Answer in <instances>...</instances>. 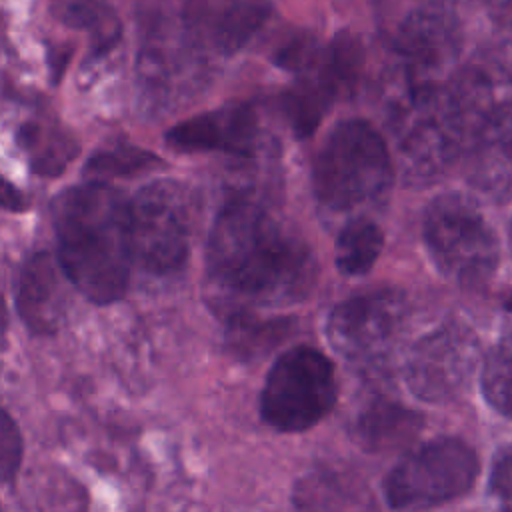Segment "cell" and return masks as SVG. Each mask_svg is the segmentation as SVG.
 I'll list each match as a JSON object with an SVG mask.
<instances>
[{
  "instance_id": "obj_23",
  "label": "cell",
  "mask_w": 512,
  "mask_h": 512,
  "mask_svg": "<svg viewBox=\"0 0 512 512\" xmlns=\"http://www.w3.org/2000/svg\"><path fill=\"white\" fill-rule=\"evenodd\" d=\"M160 166V158L154 156L148 150L130 146V144H118L114 148H106L98 154H94L84 172L94 178H108V176H132L140 172H148Z\"/></svg>"
},
{
  "instance_id": "obj_16",
  "label": "cell",
  "mask_w": 512,
  "mask_h": 512,
  "mask_svg": "<svg viewBox=\"0 0 512 512\" xmlns=\"http://www.w3.org/2000/svg\"><path fill=\"white\" fill-rule=\"evenodd\" d=\"M364 68V48L356 34L342 30L322 50L320 60L314 68L322 84L338 96H348L356 90Z\"/></svg>"
},
{
  "instance_id": "obj_11",
  "label": "cell",
  "mask_w": 512,
  "mask_h": 512,
  "mask_svg": "<svg viewBox=\"0 0 512 512\" xmlns=\"http://www.w3.org/2000/svg\"><path fill=\"white\" fill-rule=\"evenodd\" d=\"M268 16V0H188L182 26L198 50L234 54L256 36Z\"/></svg>"
},
{
  "instance_id": "obj_28",
  "label": "cell",
  "mask_w": 512,
  "mask_h": 512,
  "mask_svg": "<svg viewBox=\"0 0 512 512\" xmlns=\"http://www.w3.org/2000/svg\"><path fill=\"white\" fill-rule=\"evenodd\" d=\"M506 306H508V308H510V310H512V298H510V300H508V302H506Z\"/></svg>"
},
{
  "instance_id": "obj_19",
  "label": "cell",
  "mask_w": 512,
  "mask_h": 512,
  "mask_svg": "<svg viewBox=\"0 0 512 512\" xmlns=\"http://www.w3.org/2000/svg\"><path fill=\"white\" fill-rule=\"evenodd\" d=\"M228 346L242 358L264 354L282 342L290 330L286 318H260L256 312H238L224 318Z\"/></svg>"
},
{
  "instance_id": "obj_13",
  "label": "cell",
  "mask_w": 512,
  "mask_h": 512,
  "mask_svg": "<svg viewBox=\"0 0 512 512\" xmlns=\"http://www.w3.org/2000/svg\"><path fill=\"white\" fill-rule=\"evenodd\" d=\"M64 300L60 274L50 254H32L16 280V308L24 326L38 336L54 334L64 318Z\"/></svg>"
},
{
  "instance_id": "obj_25",
  "label": "cell",
  "mask_w": 512,
  "mask_h": 512,
  "mask_svg": "<svg viewBox=\"0 0 512 512\" xmlns=\"http://www.w3.org/2000/svg\"><path fill=\"white\" fill-rule=\"evenodd\" d=\"M490 492L506 508H512V444L500 448L490 470Z\"/></svg>"
},
{
  "instance_id": "obj_10",
  "label": "cell",
  "mask_w": 512,
  "mask_h": 512,
  "mask_svg": "<svg viewBox=\"0 0 512 512\" xmlns=\"http://www.w3.org/2000/svg\"><path fill=\"white\" fill-rule=\"evenodd\" d=\"M392 44L402 60L400 88L444 82L442 72L456 60L460 30L456 14L442 0H412L394 20Z\"/></svg>"
},
{
  "instance_id": "obj_20",
  "label": "cell",
  "mask_w": 512,
  "mask_h": 512,
  "mask_svg": "<svg viewBox=\"0 0 512 512\" xmlns=\"http://www.w3.org/2000/svg\"><path fill=\"white\" fill-rule=\"evenodd\" d=\"M294 504L300 508H358L366 506L362 488L350 478L334 472H318L298 482L294 490Z\"/></svg>"
},
{
  "instance_id": "obj_14",
  "label": "cell",
  "mask_w": 512,
  "mask_h": 512,
  "mask_svg": "<svg viewBox=\"0 0 512 512\" xmlns=\"http://www.w3.org/2000/svg\"><path fill=\"white\" fill-rule=\"evenodd\" d=\"M422 426L418 412L388 400L376 398L354 420L352 436L362 450L386 454L408 446Z\"/></svg>"
},
{
  "instance_id": "obj_5",
  "label": "cell",
  "mask_w": 512,
  "mask_h": 512,
  "mask_svg": "<svg viewBox=\"0 0 512 512\" xmlns=\"http://www.w3.org/2000/svg\"><path fill=\"white\" fill-rule=\"evenodd\" d=\"M338 400V380L330 358L314 346L298 344L282 352L260 392L262 420L280 432L316 426Z\"/></svg>"
},
{
  "instance_id": "obj_24",
  "label": "cell",
  "mask_w": 512,
  "mask_h": 512,
  "mask_svg": "<svg viewBox=\"0 0 512 512\" xmlns=\"http://www.w3.org/2000/svg\"><path fill=\"white\" fill-rule=\"evenodd\" d=\"M22 436L12 420V416L4 410L2 412V422H0V474L2 482L10 484L22 464Z\"/></svg>"
},
{
  "instance_id": "obj_22",
  "label": "cell",
  "mask_w": 512,
  "mask_h": 512,
  "mask_svg": "<svg viewBox=\"0 0 512 512\" xmlns=\"http://www.w3.org/2000/svg\"><path fill=\"white\" fill-rule=\"evenodd\" d=\"M480 368V384L486 402L496 412L512 418V332L504 334L490 348Z\"/></svg>"
},
{
  "instance_id": "obj_2",
  "label": "cell",
  "mask_w": 512,
  "mask_h": 512,
  "mask_svg": "<svg viewBox=\"0 0 512 512\" xmlns=\"http://www.w3.org/2000/svg\"><path fill=\"white\" fill-rule=\"evenodd\" d=\"M52 222L68 282L94 304L120 300L134 262L128 200L104 180H90L56 196Z\"/></svg>"
},
{
  "instance_id": "obj_17",
  "label": "cell",
  "mask_w": 512,
  "mask_h": 512,
  "mask_svg": "<svg viewBox=\"0 0 512 512\" xmlns=\"http://www.w3.org/2000/svg\"><path fill=\"white\" fill-rule=\"evenodd\" d=\"M18 142L30 158L32 170L42 176L60 174L78 152L76 140L72 136H68L62 128L42 122L22 124Z\"/></svg>"
},
{
  "instance_id": "obj_15",
  "label": "cell",
  "mask_w": 512,
  "mask_h": 512,
  "mask_svg": "<svg viewBox=\"0 0 512 512\" xmlns=\"http://www.w3.org/2000/svg\"><path fill=\"white\" fill-rule=\"evenodd\" d=\"M466 156L474 186L496 198L512 196V102Z\"/></svg>"
},
{
  "instance_id": "obj_4",
  "label": "cell",
  "mask_w": 512,
  "mask_h": 512,
  "mask_svg": "<svg viewBox=\"0 0 512 512\" xmlns=\"http://www.w3.org/2000/svg\"><path fill=\"white\" fill-rule=\"evenodd\" d=\"M424 242L436 268L462 286L488 282L500 262V242L480 208L462 194L434 198L424 214Z\"/></svg>"
},
{
  "instance_id": "obj_7",
  "label": "cell",
  "mask_w": 512,
  "mask_h": 512,
  "mask_svg": "<svg viewBox=\"0 0 512 512\" xmlns=\"http://www.w3.org/2000/svg\"><path fill=\"white\" fill-rule=\"evenodd\" d=\"M192 208L188 190L154 180L128 200V234L134 262L150 274H170L188 256Z\"/></svg>"
},
{
  "instance_id": "obj_3",
  "label": "cell",
  "mask_w": 512,
  "mask_h": 512,
  "mask_svg": "<svg viewBox=\"0 0 512 512\" xmlns=\"http://www.w3.org/2000/svg\"><path fill=\"white\" fill-rule=\"evenodd\" d=\"M394 180V166L380 132L366 120L338 122L314 162V194L330 212H352L382 200Z\"/></svg>"
},
{
  "instance_id": "obj_21",
  "label": "cell",
  "mask_w": 512,
  "mask_h": 512,
  "mask_svg": "<svg viewBox=\"0 0 512 512\" xmlns=\"http://www.w3.org/2000/svg\"><path fill=\"white\" fill-rule=\"evenodd\" d=\"M52 10L66 26L90 30L100 50L110 48L118 38L120 26L106 0H54Z\"/></svg>"
},
{
  "instance_id": "obj_1",
  "label": "cell",
  "mask_w": 512,
  "mask_h": 512,
  "mask_svg": "<svg viewBox=\"0 0 512 512\" xmlns=\"http://www.w3.org/2000/svg\"><path fill=\"white\" fill-rule=\"evenodd\" d=\"M318 266L306 240L252 196L218 210L206 246V282L224 318L304 300Z\"/></svg>"
},
{
  "instance_id": "obj_12",
  "label": "cell",
  "mask_w": 512,
  "mask_h": 512,
  "mask_svg": "<svg viewBox=\"0 0 512 512\" xmlns=\"http://www.w3.org/2000/svg\"><path fill=\"white\" fill-rule=\"evenodd\" d=\"M166 142L178 152H226L252 158L260 152L262 130L250 104H232L188 118L166 132Z\"/></svg>"
},
{
  "instance_id": "obj_8",
  "label": "cell",
  "mask_w": 512,
  "mask_h": 512,
  "mask_svg": "<svg viewBox=\"0 0 512 512\" xmlns=\"http://www.w3.org/2000/svg\"><path fill=\"white\" fill-rule=\"evenodd\" d=\"M408 302L398 290H372L340 302L328 316L332 348L358 366H380L400 346L408 324Z\"/></svg>"
},
{
  "instance_id": "obj_27",
  "label": "cell",
  "mask_w": 512,
  "mask_h": 512,
  "mask_svg": "<svg viewBox=\"0 0 512 512\" xmlns=\"http://www.w3.org/2000/svg\"><path fill=\"white\" fill-rule=\"evenodd\" d=\"M510 250H512V224H510Z\"/></svg>"
},
{
  "instance_id": "obj_18",
  "label": "cell",
  "mask_w": 512,
  "mask_h": 512,
  "mask_svg": "<svg viewBox=\"0 0 512 512\" xmlns=\"http://www.w3.org/2000/svg\"><path fill=\"white\" fill-rule=\"evenodd\" d=\"M384 248L380 226L368 218L350 220L336 238V266L344 276L366 274Z\"/></svg>"
},
{
  "instance_id": "obj_6",
  "label": "cell",
  "mask_w": 512,
  "mask_h": 512,
  "mask_svg": "<svg viewBox=\"0 0 512 512\" xmlns=\"http://www.w3.org/2000/svg\"><path fill=\"white\" fill-rule=\"evenodd\" d=\"M480 462L466 442L440 436L410 450L386 476L384 498L396 510H420L464 496L476 482Z\"/></svg>"
},
{
  "instance_id": "obj_9",
  "label": "cell",
  "mask_w": 512,
  "mask_h": 512,
  "mask_svg": "<svg viewBox=\"0 0 512 512\" xmlns=\"http://www.w3.org/2000/svg\"><path fill=\"white\" fill-rule=\"evenodd\" d=\"M478 366V336L462 322H446L412 344L404 378L416 398L442 404L468 390Z\"/></svg>"
},
{
  "instance_id": "obj_26",
  "label": "cell",
  "mask_w": 512,
  "mask_h": 512,
  "mask_svg": "<svg viewBox=\"0 0 512 512\" xmlns=\"http://www.w3.org/2000/svg\"><path fill=\"white\" fill-rule=\"evenodd\" d=\"M2 204H4L8 210H20V208H24V200L20 198V192H18V190H14L8 182H4Z\"/></svg>"
}]
</instances>
